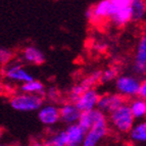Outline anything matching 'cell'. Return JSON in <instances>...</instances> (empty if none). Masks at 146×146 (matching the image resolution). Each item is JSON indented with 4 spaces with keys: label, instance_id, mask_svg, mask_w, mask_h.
<instances>
[{
    "label": "cell",
    "instance_id": "25",
    "mask_svg": "<svg viewBox=\"0 0 146 146\" xmlns=\"http://www.w3.org/2000/svg\"><path fill=\"white\" fill-rule=\"evenodd\" d=\"M45 96H47V98L51 101H57L60 97V92L57 88L50 87L45 91Z\"/></svg>",
    "mask_w": 146,
    "mask_h": 146
},
{
    "label": "cell",
    "instance_id": "21",
    "mask_svg": "<svg viewBox=\"0 0 146 146\" xmlns=\"http://www.w3.org/2000/svg\"><path fill=\"white\" fill-rule=\"evenodd\" d=\"M101 72L102 71H95L92 74L86 77L81 83L83 84L85 87H87L88 89H91L93 88L97 83L100 82V78H101Z\"/></svg>",
    "mask_w": 146,
    "mask_h": 146
},
{
    "label": "cell",
    "instance_id": "8",
    "mask_svg": "<svg viewBox=\"0 0 146 146\" xmlns=\"http://www.w3.org/2000/svg\"><path fill=\"white\" fill-rule=\"evenodd\" d=\"M99 97L100 94L98 93V91L94 88H91L85 91L74 103L77 106V108L80 110V112L89 111V110L96 108Z\"/></svg>",
    "mask_w": 146,
    "mask_h": 146
},
{
    "label": "cell",
    "instance_id": "6",
    "mask_svg": "<svg viewBox=\"0 0 146 146\" xmlns=\"http://www.w3.org/2000/svg\"><path fill=\"white\" fill-rule=\"evenodd\" d=\"M3 75L10 82L24 84L34 80L33 76L19 62H9L8 64H6L3 70Z\"/></svg>",
    "mask_w": 146,
    "mask_h": 146
},
{
    "label": "cell",
    "instance_id": "26",
    "mask_svg": "<svg viewBox=\"0 0 146 146\" xmlns=\"http://www.w3.org/2000/svg\"><path fill=\"white\" fill-rule=\"evenodd\" d=\"M137 96H138V98H141V99L145 100V98H146V82L145 81H142L141 84H140Z\"/></svg>",
    "mask_w": 146,
    "mask_h": 146
},
{
    "label": "cell",
    "instance_id": "18",
    "mask_svg": "<svg viewBox=\"0 0 146 146\" xmlns=\"http://www.w3.org/2000/svg\"><path fill=\"white\" fill-rule=\"evenodd\" d=\"M129 108L131 110V113L135 119H141L146 115V102L144 99L141 98H134L129 103Z\"/></svg>",
    "mask_w": 146,
    "mask_h": 146
},
{
    "label": "cell",
    "instance_id": "13",
    "mask_svg": "<svg viewBox=\"0 0 146 146\" xmlns=\"http://www.w3.org/2000/svg\"><path fill=\"white\" fill-rule=\"evenodd\" d=\"M130 4H131V0H125L122 6L110 19L115 27H125L126 25H128L132 21Z\"/></svg>",
    "mask_w": 146,
    "mask_h": 146
},
{
    "label": "cell",
    "instance_id": "19",
    "mask_svg": "<svg viewBox=\"0 0 146 146\" xmlns=\"http://www.w3.org/2000/svg\"><path fill=\"white\" fill-rule=\"evenodd\" d=\"M130 9H131V20L134 21V22H140V21L143 20L144 15H145V1H142V0H131Z\"/></svg>",
    "mask_w": 146,
    "mask_h": 146
},
{
    "label": "cell",
    "instance_id": "20",
    "mask_svg": "<svg viewBox=\"0 0 146 146\" xmlns=\"http://www.w3.org/2000/svg\"><path fill=\"white\" fill-rule=\"evenodd\" d=\"M44 146H66V135L64 130L57 131L46 139Z\"/></svg>",
    "mask_w": 146,
    "mask_h": 146
},
{
    "label": "cell",
    "instance_id": "12",
    "mask_svg": "<svg viewBox=\"0 0 146 146\" xmlns=\"http://www.w3.org/2000/svg\"><path fill=\"white\" fill-rule=\"evenodd\" d=\"M81 112L80 110L77 108L75 103L68 101V102L63 103L59 108V117L60 121L63 123H66L68 126L70 125L77 124L80 117Z\"/></svg>",
    "mask_w": 146,
    "mask_h": 146
},
{
    "label": "cell",
    "instance_id": "15",
    "mask_svg": "<svg viewBox=\"0 0 146 146\" xmlns=\"http://www.w3.org/2000/svg\"><path fill=\"white\" fill-rule=\"evenodd\" d=\"M23 58L26 62L40 66L45 61V54L36 46H27L23 50Z\"/></svg>",
    "mask_w": 146,
    "mask_h": 146
},
{
    "label": "cell",
    "instance_id": "22",
    "mask_svg": "<svg viewBox=\"0 0 146 146\" xmlns=\"http://www.w3.org/2000/svg\"><path fill=\"white\" fill-rule=\"evenodd\" d=\"M87 90H88V88L85 87V86L81 83V82H80V83H78V84H76V85H74L73 87L71 88L70 93H68V98H70V101L74 103L76 100L80 97L81 95L83 94V93L85 92V91H87Z\"/></svg>",
    "mask_w": 146,
    "mask_h": 146
},
{
    "label": "cell",
    "instance_id": "4",
    "mask_svg": "<svg viewBox=\"0 0 146 146\" xmlns=\"http://www.w3.org/2000/svg\"><path fill=\"white\" fill-rule=\"evenodd\" d=\"M140 84L141 82L135 76L123 75L115 79V88L117 90V94L124 98L137 96Z\"/></svg>",
    "mask_w": 146,
    "mask_h": 146
},
{
    "label": "cell",
    "instance_id": "14",
    "mask_svg": "<svg viewBox=\"0 0 146 146\" xmlns=\"http://www.w3.org/2000/svg\"><path fill=\"white\" fill-rule=\"evenodd\" d=\"M64 132L66 135V146H82L86 132L78 124L68 126Z\"/></svg>",
    "mask_w": 146,
    "mask_h": 146
},
{
    "label": "cell",
    "instance_id": "11",
    "mask_svg": "<svg viewBox=\"0 0 146 146\" xmlns=\"http://www.w3.org/2000/svg\"><path fill=\"white\" fill-rule=\"evenodd\" d=\"M135 74L144 75L146 72V37L142 36L137 45L136 53H135V61L133 66Z\"/></svg>",
    "mask_w": 146,
    "mask_h": 146
},
{
    "label": "cell",
    "instance_id": "17",
    "mask_svg": "<svg viewBox=\"0 0 146 146\" xmlns=\"http://www.w3.org/2000/svg\"><path fill=\"white\" fill-rule=\"evenodd\" d=\"M21 92L27 93V94L39 95L43 97L45 95V87L42 82L39 80H32L27 83H24L21 85Z\"/></svg>",
    "mask_w": 146,
    "mask_h": 146
},
{
    "label": "cell",
    "instance_id": "5",
    "mask_svg": "<svg viewBox=\"0 0 146 146\" xmlns=\"http://www.w3.org/2000/svg\"><path fill=\"white\" fill-rule=\"evenodd\" d=\"M108 133L107 119H101L86 132L82 146H97Z\"/></svg>",
    "mask_w": 146,
    "mask_h": 146
},
{
    "label": "cell",
    "instance_id": "10",
    "mask_svg": "<svg viewBox=\"0 0 146 146\" xmlns=\"http://www.w3.org/2000/svg\"><path fill=\"white\" fill-rule=\"evenodd\" d=\"M106 119L105 115L103 112H101L100 110H98L97 108L89 111L81 112L80 117L77 124L82 128L85 132H87L89 129H91L96 123H98L101 119Z\"/></svg>",
    "mask_w": 146,
    "mask_h": 146
},
{
    "label": "cell",
    "instance_id": "28",
    "mask_svg": "<svg viewBox=\"0 0 146 146\" xmlns=\"http://www.w3.org/2000/svg\"><path fill=\"white\" fill-rule=\"evenodd\" d=\"M0 146H6L5 144H3V143H0Z\"/></svg>",
    "mask_w": 146,
    "mask_h": 146
},
{
    "label": "cell",
    "instance_id": "29",
    "mask_svg": "<svg viewBox=\"0 0 146 146\" xmlns=\"http://www.w3.org/2000/svg\"><path fill=\"white\" fill-rule=\"evenodd\" d=\"M124 146H132V145H128V144H127V145H124Z\"/></svg>",
    "mask_w": 146,
    "mask_h": 146
},
{
    "label": "cell",
    "instance_id": "7",
    "mask_svg": "<svg viewBox=\"0 0 146 146\" xmlns=\"http://www.w3.org/2000/svg\"><path fill=\"white\" fill-rule=\"evenodd\" d=\"M126 103V99L117 93H110V94L100 95L97 102V108L101 112H110L115 111L119 107Z\"/></svg>",
    "mask_w": 146,
    "mask_h": 146
},
{
    "label": "cell",
    "instance_id": "9",
    "mask_svg": "<svg viewBox=\"0 0 146 146\" xmlns=\"http://www.w3.org/2000/svg\"><path fill=\"white\" fill-rule=\"evenodd\" d=\"M38 119L45 126H54L60 121L59 108L54 104L42 105L38 110Z\"/></svg>",
    "mask_w": 146,
    "mask_h": 146
},
{
    "label": "cell",
    "instance_id": "23",
    "mask_svg": "<svg viewBox=\"0 0 146 146\" xmlns=\"http://www.w3.org/2000/svg\"><path fill=\"white\" fill-rule=\"evenodd\" d=\"M117 68H113V66H110V68H105L104 71L101 72V78H100V82L101 83H108V82H111V81L115 80L117 78Z\"/></svg>",
    "mask_w": 146,
    "mask_h": 146
},
{
    "label": "cell",
    "instance_id": "3",
    "mask_svg": "<svg viewBox=\"0 0 146 146\" xmlns=\"http://www.w3.org/2000/svg\"><path fill=\"white\" fill-rule=\"evenodd\" d=\"M110 122L111 126L119 133H129L133 125L135 124V119L131 113L129 105L125 103L115 111L110 113Z\"/></svg>",
    "mask_w": 146,
    "mask_h": 146
},
{
    "label": "cell",
    "instance_id": "24",
    "mask_svg": "<svg viewBox=\"0 0 146 146\" xmlns=\"http://www.w3.org/2000/svg\"><path fill=\"white\" fill-rule=\"evenodd\" d=\"M12 58V52L8 50L5 47L0 46V64L1 66H6L11 61Z\"/></svg>",
    "mask_w": 146,
    "mask_h": 146
},
{
    "label": "cell",
    "instance_id": "27",
    "mask_svg": "<svg viewBox=\"0 0 146 146\" xmlns=\"http://www.w3.org/2000/svg\"><path fill=\"white\" fill-rule=\"evenodd\" d=\"M4 93V87H3V85L1 83H0V95L3 94Z\"/></svg>",
    "mask_w": 146,
    "mask_h": 146
},
{
    "label": "cell",
    "instance_id": "2",
    "mask_svg": "<svg viewBox=\"0 0 146 146\" xmlns=\"http://www.w3.org/2000/svg\"><path fill=\"white\" fill-rule=\"evenodd\" d=\"M10 106L15 110L21 112L38 111L43 105L44 98L39 95L17 93L10 98Z\"/></svg>",
    "mask_w": 146,
    "mask_h": 146
},
{
    "label": "cell",
    "instance_id": "1",
    "mask_svg": "<svg viewBox=\"0 0 146 146\" xmlns=\"http://www.w3.org/2000/svg\"><path fill=\"white\" fill-rule=\"evenodd\" d=\"M125 0H101L85 12L87 20L92 24L99 25L108 20L123 5Z\"/></svg>",
    "mask_w": 146,
    "mask_h": 146
},
{
    "label": "cell",
    "instance_id": "16",
    "mask_svg": "<svg viewBox=\"0 0 146 146\" xmlns=\"http://www.w3.org/2000/svg\"><path fill=\"white\" fill-rule=\"evenodd\" d=\"M129 136L134 143H144L146 141V123L142 121L133 125L129 131Z\"/></svg>",
    "mask_w": 146,
    "mask_h": 146
}]
</instances>
